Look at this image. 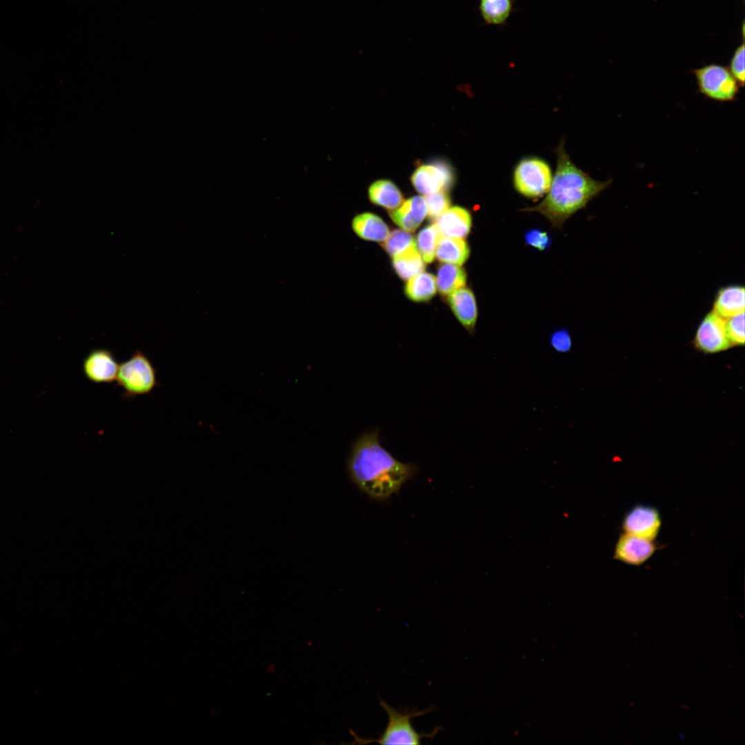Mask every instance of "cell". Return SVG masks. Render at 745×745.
<instances>
[{
  "mask_svg": "<svg viewBox=\"0 0 745 745\" xmlns=\"http://www.w3.org/2000/svg\"><path fill=\"white\" fill-rule=\"evenodd\" d=\"M435 255L441 262L461 266L468 259L470 248L464 239L442 235L439 241Z\"/></svg>",
  "mask_w": 745,
  "mask_h": 745,
  "instance_id": "e0dca14e",
  "label": "cell"
},
{
  "mask_svg": "<svg viewBox=\"0 0 745 745\" xmlns=\"http://www.w3.org/2000/svg\"><path fill=\"white\" fill-rule=\"evenodd\" d=\"M662 526L657 508L646 504H636L624 515L622 528L624 533L641 538L655 540Z\"/></svg>",
  "mask_w": 745,
  "mask_h": 745,
  "instance_id": "9c48e42d",
  "label": "cell"
},
{
  "mask_svg": "<svg viewBox=\"0 0 745 745\" xmlns=\"http://www.w3.org/2000/svg\"><path fill=\"white\" fill-rule=\"evenodd\" d=\"M379 704L388 715V724L384 732L375 739H365L351 732L354 744H368L376 742L381 744H419L424 738H433L441 730V727L435 728L432 732L424 733L417 732L412 725L411 720L419 716L431 712L433 706L424 710L408 708L400 711L391 707L382 699Z\"/></svg>",
  "mask_w": 745,
  "mask_h": 745,
  "instance_id": "3957f363",
  "label": "cell"
},
{
  "mask_svg": "<svg viewBox=\"0 0 745 745\" xmlns=\"http://www.w3.org/2000/svg\"><path fill=\"white\" fill-rule=\"evenodd\" d=\"M436 283L439 293L448 296L465 286L466 274L460 266L445 263L438 268Z\"/></svg>",
  "mask_w": 745,
  "mask_h": 745,
  "instance_id": "ffe728a7",
  "label": "cell"
},
{
  "mask_svg": "<svg viewBox=\"0 0 745 745\" xmlns=\"http://www.w3.org/2000/svg\"><path fill=\"white\" fill-rule=\"evenodd\" d=\"M435 221L442 235L450 237L465 238L472 226L470 213L460 206L450 207Z\"/></svg>",
  "mask_w": 745,
  "mask_h": 745,
  "instance_id": "9a60e30c",
  "label": "cell"
},
{
  "mask_svg": "<svg viewBox=\"0 0 745 745\" xmlns=\"http://www.w3.org/2000/svg\"><path fill=\"white\" fill-rule=\"evenodd\" d=\"M553 172L550 165L537 157H526L515 166L513 174L515 189L520 195L537 199L547 193L551 184Z\"/></svg>",
  "mask_w": 745,
  "mask_h": 745,
  "instance_id": "5b68a950",
  "label": "cell"
},
{
  "mask_svg": "<svg viewBox=\"0 0 745 745\" xmlns=\"http://www.w3.org/2000/svg\"><path fill=\"white\" fill-rule=\"evenodd\" d=\"M454 181L453 168L444 161H435L419 166L411 177V182L415 190L424 195L447 191Z\"/></svg>",
  "mask_w": 745,
  "mask_h": 745,
  "instance_id": "ba28073f",
  "label": "cell"
},
{
  "mask_svg": "<svg viewBox=\"0 0 745 745\" xmlns=\"http://www.w3.org/2000/svg\"><path fill=\"white\" fill-rule=\"evenodd\" d=\"M744 42L737 46L735 50L729 63V70L738 82L739 86L744 85Z\"/></svg>",
  "mask_w": 745,
  "mask_h": 745,
  "instance_id": "4316f807",
  "label": "cell"
},
{
  "mask_svg": "<svg viewBox=\"0 0 745 745\" xmlns=\"http://www.w3.org/2000/svg\"><path fill=\"white\" fill-rule=\"evenodd\" d=\"M510 10V0H481V14L489 23L499 24L504 22L509 16Z\"/></svg>",
  "mask_w": 745,
  "mask_h": 745,
  "instance_id": "603a6c76",
  "label": "cell"
},
{
  "mask_svg": "<svg viewBox=\"0 0 745 745\" xmlns=\"http://www.w3.org/2000/svg\"><path fill=\"white\" fill-rule=\"evenodd\" d=\"M745 289L743 285L729 284L719 288L715 293L713 309L724 319L744 312Z\"/></svg>",
  "mask_w": 745,
  "mask_h": 745,
  "instance_id": "5bb4252c",
  "label": "cell"
},
{
  "mask_svg": "<svg viewBox=\"0 0 745 745\" xmlns=\"http://www.w3.org/2000/svg\"><path fill=\"white\" fill-rule=\"evenodd\" d=\"M448 304L462 326L470 334L475 330L478 312L473 291L461 288L447 296Z\"/></svg>",
  "mask_w": 745,
  "mask_h": 745,
  "instance_id": "7c38bea8",
  "label": "cell"
},
{
  "mask_svg": "<svg viewBox=\"0 0 745 745\" xmlns=\"http://www.w3.org/2000/svg\"><path fill=\"white\" fill-rule=\"evenodd\" d=\"M657 548L654 540L624 533L615 544L613 557L624 564L638 566L647 562Z\"/></svg>",
  "mask_w": 745,
  "mask_h": 745,
  "instance_id": "30bf717a",
  "label": "cell"
},
{
  "mask_svg": "<svg viewBox=\"0 0 745 745\" xmlns=\"http://www.w3.org/2000/svg\"><path fill=\"white\" fill-rule=\"evenodd\" d=\"M352 226L355 232L366 240L384 241L390 234L387 224L379 217L370 212L356 216L352 220Z\"/></svg>",
  "mask_w": 745,
  "mask_h": 745,
  "instance_id": "2e32d148",
  "label": "cell"
},
{
  "mask_svg": "<svg viewBox=\"0 0 745 745\" xmlns=\"http://www.w3.org/2000/svg\"><path fill=\"white\" fill-rule=\"evenodd\" d=\"M441 236L442 234L436 223L424 228L418 233L416 245L424 262L428 264L434 260Z\"/></svg>",
  "mask_w": 745,
  "mask_h": 745,
  "instance_id": "7402d4cb",
  "label": "cell"
},
{
  "mask_svg": "<svg viewBox=\"0 0 745 745\" xmlns=\"http://www.w3.org/2000/svg\"><path fill=\"white\" fill-rule=\"evenodd\" d=\"M415 243L410 232L403 229L394 230L382 244L384 250L392 257L397 255Z\"/></svg>",
  "mask_w": 745,
  "mask_h": 745,
  "instance_id": "cb8c5ba5",
  "label": "cell"
},
{
  "mask_svg": "<svg viewBox=\"0 0 745 745\" xmlns=\"http://www.w3.org/2000/svg\"><path fill=\"white\" fill-rule=\"evenodd\" d=\"M692 72L699 92L707 98L720 102L732 101L736 99L739 85L728 68L710 63L694 69Z\"/></svg>",
  "mask_w": 745,
  "mask_h": 745,
  "instance_id": "8992f818",
  "label": "cell"
},
{
  "mask_svg": "<svg viewBox=\"0 0 745 745\" xmlns=\"http://www.w3.org/2000/svg\"><path fill=\"white\" fill-rule=\"evenodd\" d=\"M427 215L430 219L436 220L450 207V199L446 190L426 195Z\"/></svg>",
  "mask_w": 745,
  "mask_h": 745,
  "instance_id": "d4e9b609",
  "label": "cell"
},
{
  "mask_svg": "<svg viewBox=\"0 0 745 745\" xmlns=\"http://www.w3.org/2000/svg\"><path fill=\"white\" fill-rule=\"evenodd\" d=\"M410 464L397 460L380 444L379 431L364 433L353 444L348 460L352 481L370 497L384 500L398 493L415 474Z\"/></svg>",
  "mask_w": 745,
  "mask_h": 745,
  "instance_id": "6da1fadb",
  "label": "cell"
},
{
  "mask_svg": "<svg viewBox=\"0 0 745 745\" xmlns=\"http://www.w3.org/2000/svg\"><path fill=\"white\" fill-rule=\"evenodd\" d=\"M726 329L733 346H743L745 341L744 312L726 319Z\"/></svg>",
  "mask_w": 745,
  "mask_h": 745,
  "instance_id": "484cf974",
  "label": "cell"
},
{
  "mask_svg": "<svg viewBox=\"0 0 745 745\" xmlns=\"http://www.w3.org/2000/svg\"><path fill=\"white\" fill-rule=\"evenodd\" d=\"M426 215V202L422 196H414L408 199L390 212L392 220L401 229L408 232L415 231Z\"/></svg>",
  "mask_w": 745,
  "mask_h": 745,
  "instance_id": "4fadbf2b",
  "label": "cell"
},
{
  "mask_svg": "<svg viewBox=\"0 0 745 745\" xmlns=\"http://www.w3.org/2000/svg\"><path fill=\"white\" fill-rule=\"evenodd\" d=\"M393 266L399 277L404 280H408L422 272L425 266L416 243L413 244L401 253L393 256Z\"/></svg>",
  "mask_w": 745,
  "mask_h": 745,
  "instance_id": "d6986e66",
  "label": "cell"
},
{
  "mask_svg": "<svg viewBox=\"0 0 745 745\" xmlns=\"http://www.w3.org/2000/svg\"><path fill=\"white\" fill-rule=\"evenodd\" d=\"M119 364L113 353L106 348L91 350L83 361V371L87 379L97 384H108L116 380Z\"/></svg>",
  "mask_w": 745,
  "mask_h": 745,
  "instance_id": "8fae6325",
  "label": "cell"
},
{
  "mask_svg": "<svg viewBox=\"0 0 745 745\" xmlns=\"http://www.w3.org/2000/svg\"><path fill=\"white\" fill-rule=\"evenodd\" d=\"M526 241L531 246L539 250H543L548 247L550 239L546 232L533 230L526 233Z\"/></svg>",
  "mask_w": 745,
  "mask_h": 745,
  "instance_id": "f1b7e54d",
  "label": "cell"
},
{
  "mask_svg": "<svg viewBox=\"0 0 745 745\" xmlns=\"http://www.w3.org/2000/svg\"><path fill=\"white\" fill-rule=\"evenodd\" d=\"M557 166L548 191L537 205L525 208L544 216L555 228L584 208L611 183L597 181L578 168L567 154L562 140L556 150Z\"/></svg>",
  "mask_w": 745,
  "mask_h": 745,
  "instance_id": "7a4b0ae2",
  "label": "cell"
},
{
  "mask_svg": "<svg viewBox=\"0 0 745 745\" xmlns=\"http://www.w3.org/2000/svg\"><path fill=\"white\" fill-rule=\"evenodd\" d=\"M404 291L406 295L414 301H427L436 293V278L430 273H419L408 280Z\"/></svg>",
  "mask_w": 745,
  "mask_h": 745,
  "instance_id": "44dd1931",
  "label": "cell"
},
{
  "mask_svg": "<svg viewBox=\"0 0 745 745\" xmlns=\"http://www.w3.org/2000/svg\"><path fill=\"white\" fill-rule=\"evenodd\" d=\"M370 200L375 205L393 210L404 201L402 194L391 181L380 179L372 183L368 189Z\"/></svg>",
  "mask_w": 745,
  "mask_h": 745,
  "instance_id": "ac0fdd59",
  "label": "cell"
},
{
  "mask_svg": "<svg viewBox=\"0 0 745 745\" xmlns=\"http://www.w3.org/2000/svg\"><path fill=\"white\" fill-rule=\"evenodd\" d=\"M116 380L128 397L148 394L157 385L155 367L149 358L138 350L119 365Z\"/></svg>",
  "mask_w": 745,
  "mask_h": 745,
  "instance_id": "277c9868",
  "label": "cell"
},
{
  "mask_svg": "<svg viewBox=\"0 0 745 745\" xmlns=\"http://www.w3.org/2000/svg\"><path fill=\"white\" fill-rule=\"evenodd\" d=\"M549 344L555 352L559 354H566L573 348V339L567 330L558 329L550 334Z\"/></svg>",
  "mask_w": 745,
  "mask_h": 745,
  "instance_id": "83f0119b",
  "label": "cell"
},
{
  "mask_svg": "<svg viewBox=\"0 0 745 745\" xmlns=\"http://www.w3.org/2000/svg\"><path fill=\"white\" fill-rule=\"evenodd\" d=\"M695 348L703 353L725 351L732 345L726 329V319L713 310L707 312L699 322L693 339Z\"/></svg>",
  "mask_w": 745,
  "mask_h": 745,
  "instance_id": "52a82bcc",
  "label": "cell"
}]
</instances>
